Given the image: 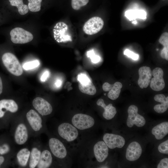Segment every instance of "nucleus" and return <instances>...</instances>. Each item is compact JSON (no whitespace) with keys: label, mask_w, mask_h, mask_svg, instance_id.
Instances as JSON below:
<instances>
[{"label":"nucleus","mask_w":168,"mask_h":168,"mask_svg":"<svg viewBox=\"0 0 168 168\" xmlns=\"http://www.w3.org/2000/svg\"><path fill=\"white\" fill-rule=\"evenodd\" d=\"M142 150L140 144L137 142H131L126 149L125 156L127 160L134 161L138 159L141 155Z\"/></svg>","instance_id":"nucleus-15"},{"label":"nucleus","mask_w":168,"mask_h":168,"mask_svg":"<svg viewBox=\"0 0 168 168\" xmlns=\"http://www.w3.org/2000/svg\"><path fill=\"white\" fill-rule=\"evenodd\" d=\"M61 84H62L61 81L60 80H59V79H58L56 81L55 83V85L57 87H60L61 86Z\"/></svg>","instance_id":"nucleus-43"},{"label":"nucleus","mask_w":168,"mask_h":168,"mask_svg":"<svg viewBox=\"0 0 168 168\" xmlns=\"http://www.w3.org/2000/svg\"><path fill=\"white\" fill-rule=\"evenodd\" d=\"M52 162V157L51 152L47 149H44L41 151L40 157L36 167L49 168Z\"/></svg>","instance_id":"nucleus-25"},{"label":"nucleus","mask_w":168,"mask_h":168,"mask_svg":"<svg viewBox=\"0 0 168 168\" xmlns=\"http://www.w3.org/2000/svg\"><path fill=\"white\" fill-rule=\"evenodd\" d=\"M124 54L134 60H137L139 58L138 54H135L128 49H126L124 52Z\"/></svg>","instance_id":"nucleus-37"},{"label":"nucleus","mask_w":168,"mask_h":168,"mask_svg":"<svg viewBox=\"0 0 168 168\" xmlns=\"http://www.w3.org/2000/svg\"><path fill=\"white\" fill-rule=\"evenodd\" d=\"M153 77L151 79L150 86L151 88L155 91L163 89L165 86V82L163 78L164 72L162 68L157 67L152 71Z\"/></svg>","instance_id":"nucleus-11"},{"label":"nucleus","mask_w":168,"mask_h":168,"mask_svg":"<svg viewBox=\"0 0 168 168\" xmlns=\"http://www.w3.org/2000/svg\"><path fill=\"white\" fill-rule=\"evenodd\" d=\"M32 105L37 112L42 116L49 115L53 111L51 104L40 97H36L32 101Z\"/></svg>","instance_id":"nucleus-13"},{"label":"nucleus","mask_w":168,"mask_h":168,"mask_svg":"<svg viewBox=\"0 0 168 168\" xmlns=\"http://www.w3.org/2000/svg\"><path fill=\"white\" fill-rule=\"evenodd\" d=\"M18 105L12 99H2L0 100V124L5 127L11 122L8 113L13 114L18 110Z\"/></svg>","instance_id":"nucleus-2"},{"label":"nucleus","mask_w":168,"mask_h":168,"mask_svg":"<svg viewBox=\"0 0 168 168\" xmlns=\"http://www.w3.org/2000/svg\"><path fill=\"white\" fill-rule=\"evenodd\" d=\"M125 16L130 21L137 18V10H130L127 11L125 13Z\"/></svg>","instance_id":"nucleus-35"},{"label":"nucleus","mask_w":168,"mask_h":168,"mask_svg":"<svg viewBox=\"0 0 168 168\" xmlns=\"http://www.w3.org/2000/svg\"><path fill=\"white\" fill-rule=\"evenodd\" d=\"M49 72L48 71H45L41 76L40 80L42 82H45L49 77Z\"/></svg>","instance_id":"nucleus-41"},{"label":"nucleus","mask_w":168,"mask_h":168,"mask_svg":"<svg viewBox=\"0 0 168 168\" xmlns=\"http://www.w3.org/2000/svg\"><path fill=\"white\" fill-rule=\"evenodd\" d=\"M72 122L73 126L78 129L84 130L92 127L95 124L94 119L87 114H77L72 118Z\"/></svg>","instance_id":"nucleus-8"},{"label":"nucleus","mask_w":168,"mask_h":168,"mask_svg":"<svg viewBox=\"0 0 168 168\" xmlns=\"http://www.w3.org/2000/svg\"><path fill=\"white\" fill-rule=\"evenodd\" d=\"M154 100L161 103V104L155 105L154 107V110L160 114L166 111L168 108V97H166L163 94H157L154 96Z\"/></svg>","instance_id":"nucleus-23"},{"label":"nucleus","mask_w":168,"mask_h":168,"mask_svg":"<svg viewBox=\"0 0 168 168\" xmlns=\"http://www.w3.org/2000/svg\"><path fill=\"white\" fill-rule=\"evenodd\" d=\"M12 157L10 156H0V168L8 166L10 164Z\"/></svg>","instance_id":"nucleus-30"},{"label":"nucleus","mask_w":168,"mask_h":168,"mask_svg":"<svg viewBox=\"0 0 168 168\" xmlns=\"http://www.w3.org/2000/svg\"><path fill=\"white\" fill-rule=\"evenodd\" d=\"M89 0H71V5L72 8L76 10H78L83 6L86 5Z\"/></svg>","instance_id":"nucleus-29"},{"label":"nucleus","mask_w":168,"mask_h":168,"mask_svg":"<svg viewBox=\"0 0 168 168\" xmlns=\"http://www.w3.org/2000/svg\"><path fill=\"white\" fill-rule=\"evenodd\" d=\"M77 80L79 83L83 85H86L91 81L86 74L82 73L78 75Z\"/></svg>","instance_id":"nucleus-33"},{"label":"nucleus","mask_w":168,"mask_h":168,"mask_svg":"<svg viewBox=\"0 0 168 168\" xmlns=\"http://www.w3.org/2000/svg\"><path fill=\"white\" fill-rule=\"evenodd\" d=\"M159 152L161 153L168 154V140L160 143L158 147Z\"/></svg>","instance_id":"nucleus-32"},{"label":"nucleus","mask_w":168,"mask_h":168,"mask_svg":"<svg viewBox=\"0 0 168 168\" xmlns=\"http://www.w3.org/2000/svg\"><path fill=\"white\" fill-rule=\"evenodd\" d=\"M11 41L15 44H25L29 42L33 39V35L24 29L16 27L10 32Z\"/></svg>","instance_id":"nucleus-7"},{"label":"nucleus","mask_w":168,"mask_h":168,"mask_svg":"<svg viewBox=\"0 0 168 168\" xmlns=\"http://www.w3.org/2000/svg\"><path fill=\"white\" fill-rule=\"evenodd\" d=\"M49 145L53 154L59 159H63L66 156L67 152L63 144L58 139L51 138L49 141Z\"/></svg>","instance_id":"nucleus-12"},{"label":"nucleus","mask_w":168,"mask_h":168,"mask_svg":"<svg viewBox=\"0 0 168 168\" xmlns=\"http://www.w3.org/2000/svg\"><path fill=\"white\" fill-rule=\"evenodd\" d=\"M54 37L58 43L66 42L72 40L71 35L69 32L68 25L60 21L57 23L53 29Z\"/></svg>","instance_id":"nucleus-5"},{"label":"nucleus","mask_w":168,"mask_h":168,"mask_svg":"<svg viewBox=\"0 0 168 168\" xmlns=\"http://www.w3.org/2000/svg\"><path fill=\"white\" fill-rule=\"evenodd\" d=\"M41 151L39 146L34 145L30 151L28 166L30 168L36 167L39 161Z\"/></svg>","instance_id":"nucleus-24"},{"label":"nucleus","mask_w":168,"mask_h":168,"mask_svg":"<svg viewBox=\"0 0 168 168\" xmlns=\"http://www.w3.org/2000/svg\"><path fill=\"white\" fill-rule=\"evenodd\" d=\"M122 87V84L118 82H115L113 84L105 82L102 85V89L104 91H109L108 97L112 100H115L118 98Z\"/></svg>","instance_id":"nucleus-19"},{"label":"nucleus","mask_w":168,"mask_h":168,"mask_svg":"<svg viewBox=\"0 0 168 168\" xmlns=\"http://www.w3.org/2000/svg\"><path fill=\"white\" fill-rule=\"evenodd\" d=\"M3 90V85L2 79L0 76V95L2 93Z\"/></svg>","instance_id":"nucleus-42"},{"label":"nucleus","mask_w":168,"mask_h":168,"mask_svg":"<svg viewBox=\"0 0 168 168\" xmlns=\"http://www.w3.org/2000/svg\"><path fill=\"white\" fill-rule=\"evenodd\" d=\"M103 140L108 148L113 149L121 148L125 144V140L122 136L115 134L106 133L103 137Z\"/></svg>","instance_id":"nucleus-14"},{"label":"nucleus","mask_w":168,"mask_h":168,"mask_svg":"<svg viewBox=\"0 0 168 168\" xmlns=\"http://www.w3.org/2000/svg\"><path fill=\"white\" fill-rule=\"evenodd\" d=\"M13 141L17 145L25 144L29 139L30 131L24 119H18L12 131Z\"/></svg>","instance_id":"nucleus-1"},{"label":"nucleus","mask_w":168,"mask_h":168,"mask_svg":"<svg viewBox=\"0 0 168 168\" xmlns=\"http://www.w3.org/2000/svg\"><path fill=\"white\" fill-rule=\"evenodd\" d=\"M2 60L4 65L11 73L17 76L22 75L23 71L21 65L14 54L6 53L2 55Z\"/></svg>","instance_id":"nucleus-3"},{"label":"nucleus","mask_w":168,"mask_h":168,"mask_svg":"<svg viewBox=\"0 0 168 168\" xmlns=\"http://www.w3.org/2000/svg\"><path fill=\"white\" fill-rule=\"evenodd\" d=\"M146 12L142 10H138V17L141 19H144L146 18Z\"/></svg>","instance_id":"nucleus-40"},{"label":"nucleus","mask_w":168,"mask_h":168,"mask_svg":"<svg viewBox=\"0 0 168 168\" xmlns=\"http://www.w3.org/2000/svg\"><path fill=\"white\" fill-rule=\"evenodd\" d=\"M58 132L61 138L68 142L75 140L78 134V131L76 127L67 123L60 124L58 128Z\"/></svg>","instance_id":"nucleus-9"},{"label":"nucleus","mask_w":168,"mask_h":168,"mask_svg":"<svg viewBox=\"0 0 168 168\" xmlns=\"http://www.w3.org/2000/svg\"></svg>","instance_id":"nucleus-47"},{"label":"nucleus","mask_w":168,"mask_h":168,"mask_svg":"<svg viewBox=\"0 0 168 168\" xmlns=\"http://www.w3.org/2000/svg\"><path fill=\"white\" fill-rule=\"evenodd\" d=\"M168 46H164L161 52V57L166 60H168Z\"/></svg>","instance_id":"nucleus-39"},{"label":"nucleus","mask_w":168,"mask_h":168,"mask_svg":"<svg viewBox=\"0 0 168 168\" xmlns=\"http://www.w3.org/2000/svg\"><path fill=\"white\" fill-rule=\"evenodd\" d=\"M87 55V57L90 58L91 62L93 63H96L100 61V57L99 56L96 55L93 50L88 51Z\"/></svg>","instance_id":"nucleus-34"},{"label":"nucleus","mask_w":168,"mask_h":168,"mask_svg":"<svg viewBox=\"0 0 168 168\" xmlns=\"http://www.w3.org/2000/svg\"><path fill=\"white\" fill-rule=\"evenodd\" d=\"M104 22L102 19L98 16L93 17L84 24L83 30L88 35H93L99 32L103 28Z\"/></svg>","instance_id":"nucleus-10"},{"label":"nucleus","mask_w":168,"mask_h":168,"mask_svg":"<svg viewBox=\"0 0 168 168\" xmlns=\"http://www.w3.org/2000/svg\"><path fill=\"white\" fill-rule=\"evenodd\" d=\"M13 140L6 134L0 137V156H12L13 152Z\"/></svg>","instance_id":"nucleus-17"},{"label":"nucleus","mask_w":168,"mask_h":168,"mask_svg":"<svg viewBox=\"0 0 168 168\" xmlns=\"http://www.w3.org/2000/svg\"><path fill=\"white\" fill-rule=\"evenodd\" d=\"M40 64L39 61L38 60H35L25 63L23 68L25 70H29L37 67Z\"/></svg>","instance_id":"nucleus-31"},{"label":"nucleus","mask_w":168,"mask_h":168,"mask_svg":"<svg viewBox=\"0 0 168 168\" xmlns=\"http://www.w3.org/2000/svg\"><path fill=\"white\" fill-rule=\"evenodd\" d=\"M93 151L95 157L99 162H103L108 156V147L104 141L97 142L94 146Z\"/></svg>","instance_id":"nucleus-18"},{"label":"nucleus","mask_w":168,"mask_h":168,"mask_svg":"<svg viewBox=\"0 0 168 168\" xmlns=\"http://www.w3.org/2000/svg\"><path fill=\"white\" fill-rule=\"evenodd\" d=\"M11 5L16 7L18 12L21 15L27 13L29 11L28 6L24 4L23 0H9Z\"/></svg>","instance_id":"nucleus-27"},{"label":"nucleus","mask_w":168,"mask_h":168,"mask_svg":"<svg viewBox=\"0 0 168 168\" xmlns=\"http://www.w3.org/2000/svg\"><path fill=\"white\" fill-rule=\"evenodd\" d=\"M104 95H106V94H105Z\"/></svg>","instance_id":"nucleus-46"},{"label":"nucleus","mask_w":168,"mask_h":168,"mask_svg":"<svg viewBox=\"0 0 168 168\" xmlns=\"http://www.w3.org/2000/svg\"><path fill=\"white\" fill-rule=\"evenodd\" d=\"M157 168H168V158H165L161 159L157 166Z\"/></svg>","instance_id":"nucleus-38"},{"label":"nucleus","mask_w":168,"mask_h":168,"mask_svg":"<svg viewBox=\"0 0 168 168\" xmlns=\"http://www.w3.org/2000/svg\"><path fill=\"white\" fill-rule=\"evenodd\" d=\"M152 133L156 139H162L168 133V122H164L154 126L152 130Z\"/></svg>","instance_id":"nucleus-21"},{"label":"nucleus","mask_w":168,"mask_h":168,"mask_svg":"<svg viewBox=\"0 0 168 168\" xmlns=\"http://www.w3.org/2000/svg\"><path fill=\"white\" fill-rule=\"evenodd\" d=\"M96 104L98 105L101 106L104 109V111L103 114V116L106 119H112L116 114V109L115 107L113 106L112 104H110L106 105L102 99H98L96 102Z\"/></svg>","instance_id":"nucleus-22"},{"label":"nucleus","mask_w":168,"mask_h":168,"mask_svg":"<svg viewBox=\"0 0 168 168\" xmlns=\"http://www.w3.org/2000/svg\"><path fill=\"white\" fill-rule=\"evenodd\" d=\"M25 117L24 119L30 132L39 134L43 127V119L40 114L35 110L30 109L26 113Z\"/></svg>","instance_id":"nucleus-4"},{"label":"nucleus","mask_w":168,"mask_h":168,"mask_svg":"<svg viewBox=\"0 0 168 168\" xmlns=\"http://www.w3.org/2000/svg\"><path fill=\"white\" fill-rule=\"evenodd\" d=\"M78 88L82 92L90 95H94L96 92V88L91 81L86 85H83L79 83Z\"/></svg>","instance_id":"nucleus-26"},{"label":"nucleus","mask_w":168,"mask_h":168,"mask_svg":"<svg viewBox=\"0 0 168 168\" xmlns=\"http://www.w3.org/2000/svg\"><path fill=\"white\" fill-rule=\"evenodd\" d=\"M138 108L134 105H130L128 109V117L126 121L127 126L131 128L135 125L138 127L144 126L146 120L142 115L138 113Z\"/></svg>","instance_id":"nucleus-6"},{"label":"nucleus","mask_w":168,"mask_h":168,"mask_svg":"<svg viewBox=\"0 0 168 168\" xmlns=\"http://www.w3.org/2000/svg\"><path fill=\"white\" fill-rule=\"evenodd\" d=\"M159 42L164 46H168V33L165 32L161 35Z\"/></svg>","instance_id":"nucleus-36"},{"label":"nucleus","mask_w":168,"mask_h":168,"mask_svg":"<svg viewBox=\"0 0 168 168\" xmlns=\"http://www.w3.org/2000/svg\"><path fill=\"white\" fill-rule=\"evenodd\" d=\"M28 8L31 12H35L40 10L41 3L42 0H28Z\"/></svg>","instance_id":"nucleus-28"},{"label":"nucleus","mask_w":168,"mask_h":168,"mask_svg":"<svg viewBox=\"0 0 168 168\" xmlns=\"http://www.w3.org/2000/svg\"><path fill=\"white\" fill-rule=\"evenodd\" d=\"M30 153V151L27 147L22 148L17 152L16 161L19 166L25 167L28 166Z\"/></svg>","instance_id":"nucleus-20"},{"label":"nucleus","mask_w":168,"mask_h":168,"mask_svg":"<svg viewBox=\"0 0 168 168\" xmlns=\"http://www.w3.org/2000/svg\"><path fill=\"white\" fill-rule=\"evenodd\" d=\"M138 72V85L142 89L147 88L150 84L152 76L151 69L148 67L143 66L139 68Z\"/></svg>","instance_id":"nucleus-16"},{"label":"nucleus","mask_w":168,"mask_h":168,"mask_svg":"<svg viewBox=\"0 0 168 168\" xmlns=\"http://www.w3.org/2000/svg\"><path fill=\"white\" fill-rule=\"evenodd\" d=\"M5 128L3 125L0 124V129Z\"/></svg>","instance_id":"nucleus-44"},{"label":"nucleus","mask_w":168,"mask_h":168,"mask_svg":"<svg viewBox=\"0 0 168 168\" xmlns=\"http://www.w3.org/2000/svg\"><path fill=\"white\" fill-rule=\"evenodd\" d=\"M133 24H136V23H137V22L136 21H133Z\"/></svg>","instance_id":"nucleus-45"}]
</instances>
